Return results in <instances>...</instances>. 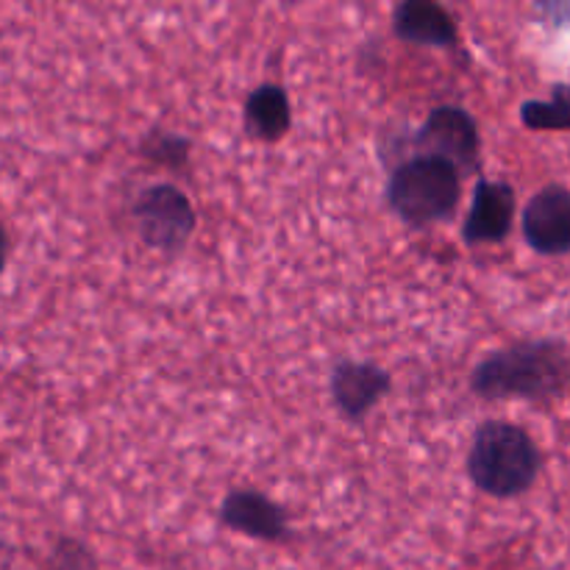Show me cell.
<instances>
[{
    "label": "cell",
    "instance_id": "obj_1",
    "mask_svg": "<svg viewBox=\"0 0 570 570\" xmlns=\"http://www.w3.org/2000/svg\"><path fill=\"white\" fill-rule=\"evenodd\" d=\"M570 382V360L560 343L534 340L495 351L473 373V390L484 399H554Z\"/></svg>",
    "mask_w": 570,
    "mask_h": 570
},
{
    "label": "cell",
    "instance_id": "obj_5",
    "mask_svg": "<svg viewBox=\"0 0 570 570\" xmlns=\"http://www.w3.org/2000/svg\"><path fill=\"white\" fill-rule=\"evenodd\" d=\"M523 237L538 254L560 256L570 250V193L546 187L523 209Z\"/></svg>",
    "mask_w": 570,
    "mask_h": 570
},
{
    "label": "cell",
    "instance_id": "obj_6",
    "mask_svg": "<svg viewBox=\"0 0 570 570\" xmlns=\"http://www.w3.org/2000/svg\"><path fill=\"white\" fill-rule=\"evenodd\" d=\"M421 148L426 150L423 156L451 161L454 167L473 165L479 154V131L476 122L468 111L456 106H440L429 115L426 126L421 131Z\"/></svg>",
    "mask_w": 570,
    "mask_h": 570
},
{
    "label": "cell",
    "instance_id": "obj_8",
    "mask_svg": "<svg viewBox=\"0 0 570 570\" xmlns=\"http://www.w3.org/2000/svg\"><path fill=\"white\" fill-rule=\"evenodd\" d=\"M512 217H515V193L510 184L479 181L462 237L471 245L499 243L510 234Z\"/></svg>",
    "mask_w": 570,
    "mask_h": 570
},
{
    "label": "cell",
    "instance_id": "obj_7",
    "mask_svg": "<svg viewBox=\"0 0 570 570\" xmlns=\"http://www.w3.org/2000/svg\"><path fill=\"white\" fill-rule=\"evenodd\" d=\"M395 37L426 48H451L456 45V22L440 0H399L393 11Z\"/></svg>",
    "mask_w": 570,
    "mask_h": 570
},
{
    "label": "cell",
    "instance_id": "obj_14",
    "mask_svg": "<svg viewBox=\"0 0 570 570\" xmlns=\"http://www.w3.org/2000/svg\"><path fill=\"white\" fill-rule=\"evenodd\" d=\"M176 148H187V142H181L178 137H167L165 142H154V148H150L148 156H154V159H167V161H176L178 156H173V150Z\"/></svg>",
    "mask_w": 570,
    "mask_h": 570
},
{
    "label": "cell",
    "instance_id": "obj_13",
    "mask_svg": "<svg viewBox=\"0 0 570 570\" xmlns=\"http://www.w3.org/2000/svg\"><path fill=\"white\" fill-rule=\"evenodd\" d=\"M532 9L540 20L554 28L570 22V0H532Z\"/></svg>",
    "mask_w": 570,
    "mask_h": 570
},
{
    "label": "cell",
    "instance_id": "obj_12",
    "mask_svg": "<svg viewBox=\"0 0 570 570\" xmlns=\"http://www.w3.org/2000/svg\"><path fill=\"white\" fill-rule=\"evenodd\" d=\"M521 120L534 131L570 128V83H557L551 100H529L521 106Z\"/></svg>",
    "mask_w": 570,
    "mask_h": 570
},
{
    "label": "cell",
    "instance_id": "obj_11",
    "mask_svg": "<svg viewBox=\"0 0 570 570\" xmlns=\"http://www.w3.org/2000/svg\"><path fill=\"white\" fill-rule=\"evenodd\" d=\"M289 120V98L282 87L276 83H265V87L254 89L245 100V126L254 137L265 139V142H276L287 134Z\"/></svg>",
    "mask_w": 570,
    "mask_h": 570
},
{
    "label": "cell",
    "instance_id": "obj_10",
    "mask_svg": "<svg viewBox=\"0 0 570 570\" xmlns=\"http://www.w3.org/2000/svg\"><path fill=\"white\" fill-rule=\"evenodd\" d=\"M390 390L387 371L367 362H340L332 373V395L345 417L360 421Z\"/></svg>",
    "mask_w": 570,
    "mask_h": 570
},
{
    "label": "cell",
    "instance_id": "obj_4",
    "mask_svg": "<svg viewBox=\"0 0 570 570\" xmlns=\"http://www.w3.org/2000/svg\"><path fill=\"white\" fill-rule=\"evenodd\" d=\"M139 234L150 248L176 250L193 237L195 209L187 195L173 184L148 187L134 204Z\"/></svg>",
    "mask_w": 570,
    "mask_h": 570
},
{
    "label": "cell",
    "instance_id": "obj_3",
    "mask_svg": "<svg viewBox=\"0 0 570 570\" xmlns=\"http://www.w3.org/2000/svg\"><path fill=\"white\" fill-rule=\"evenodd\" d=\"M387 195L395 215L404 217L410 226H429L456 209L460 176L451 161L417 156L393 173Z\"/></svg>",
    "mask_w": 570,
    "mask_h": 570
},
{
    "label": "cell",
    "instance_id": "obj_2",
    "mask_svg": "<svg viewBox=\"0 0 570 570\" xmlns=\"http://www.w3.org/2000/svg\"><path fill=\"white\" fill-rule=\"evenodd\" d=\"M468 473L482 493L495 499H515L527 493L538 479L540 451L521 426L490 421L473 438Z\"/></svg>",
    "mask_w": 570,
    "mask_h": 570
},
{
    "label": "cell",
    "instance_id": "obj_9",
    "mask_svg": "<svg viewBox=\"0 0 570 570\" xmlns=\"http://www.w3.org/2000/svg\"><path fill=\"white\" fill-rule=\"evenodd\" d=\"M220 521L223 527L234 529L245 538L267 540V543L287 538V515L282 507L254 490H237L228 495L220 507Z\"/></svg>",
    "mask_w": 570,
    "mask_h": 570
},
{
    "label": "cell",
    "instance_id": "obj_15",
    "mask_svg": "<svg viewBox=\"0 0 570 570\" xmlns=\"http://www.w3.org/2000/svg\"><path fill=\"white\" fill-rule=\"evenodd\" d=\"M6 262H9V234H6V226L0 223V273L6 271Z\"/></svg>",
    "mask_w": 570,
    "mask_h": 570
}]
</instances>
